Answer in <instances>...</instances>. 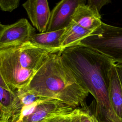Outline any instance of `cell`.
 I'll return each instance as SVG.
<instances>
[{
    "label": "cell",
    "instance_id": "obj_5",
    "mask_svg": "<svg viewBox=\"0 0 122 122\" xmlns=\"http://www.w3.org/2000/svg\"><path fill=\"white\" fill-rule=\"evenodd\" d=\"M34 32V28L24 18L6 25L0 36V49L27 43Z\"/></svg>",
    "mask_w": 122,
    "mask_h": 122
},
{
    "label": "cell",
    "instance_id": "obj_12",
    "mask_svg": "<svg viewBox=\"0 0 122 122\" xmlns=\"http://www.w3.org/2000/svg\"><path fill=\"white\" fill-rule=\"evenodd\" d=\"M109 95L113 114L119 122H122V86L115 63L111 69Z\"/></svg>",
    "mask_w": 122,
    "mask_h": 122
},
{
    "label": "cell",
    "instance_id": "obj_24",
    "mask_svg": "<svg viewBox=\"0 0 122 122\" xmlns=\"http://www.w3.org/2000/svg\"><path fill=\"white\" fill-rule=\"evenodd\" d=\"M0 122H10L9 120H3V119H0Z\"/></svg>",
    "mask_w": 122,
    "mask_h": 122
},
{
    "label": "cell",
    "instance_id": "obj_23",
    "mask_svg": "<svg viewBox=\"0 0 122 122\" xmlns=\"http://www.w3.org/2000/svg\"><path fill=\"white\" fill-rule=\"evenodd\" d=\"M96 122H108L107 121H105V120H102H102H99V119H97Z\"/></svg>",
    "mask_w": 122,
    "mask_h": 122
},
{
    "label": "cell",
    "instance_id": "obj_1",
    "mask_svg": "<svg viewBox=\"0 0 122 122\" xmlns=\"http://www.w3.org/2000/svg\"><path fill=\"white\" fill-rule=\"evenodd\" d=\"M59 53L82 86L94 98L96 114L109 122H119L112 112L109 95L111 69L115 63L95 50L81 44Z\"/></svg>",
    "mask_w": 122,
    "mask_h": 122
},
{
    "label": "cell",
    "instance_id": "obj_10",
    "mask_svg": "<svg viewBox=\"0 0 122 122\" xmlns=\"http://www.w3.org/2000/svg\"><path fill=\"white\" fill-rule=\"evenodd\" d=\"M80 4L75 9L72 20L81 27L94 32L102 23L100 13L86 4Z\"/></svg>",
    "mask_w": 122,
    "mask_h": 122
},
{
    "label": "cell",
    "instance_id": "obj_2",
    "mask_svg": "<svg viewBox=\"0 0 122 122\" xmlns=\"http://www.w3.org/2000/svg\"><path fill=\"white\" fill-rule=\"evenodd\" d=\"M22 91L58 100L73 109L83 104L89 94L64 62L59 52L46 56Z\"/></svg>",
    "mask_w": 122,
    "mask_h": 122
},
{
    "label": "cell",
    "instance_id": "obj_22",
    "mask_svg": "<svg viewBox=\"0 0 122 122\" xmlns=\"http://www.w3.org/2000/svg\"><path fill=\"white\" fill-rule=\"evenodd\" d=\"M6 25H3L0 22V36L2 33V32H3V30H4L5 27H6Z\"/></svg>",
    "mask_w": 122,
    "mask_h": 122
},
{
    "label": "cell",
    "instance_id": "obj_9",
    "mask_svg": "<svg viewBox=\"0 0 122 122\" xmlns=\"http://www.w3.org/2000/svg\"><path fill=\"white\" fill-rule=\"evenodd\" d=\"M22 6L26 10L33 26L40 33L46 32L51 12L48 1L29 0L23 3Z\"/></svg>",
    "mask_w": 122,
    "mask_h": 122
},
{
    "label": "cell",
    "instance_id": "obj_18",
    "mask_svg": "<svg viewBox=\"0 0 122 122\" xmlns=\"http://www.w3.org/2000/svg\"><path fill=\"white\" fill-rule=\"evenodd\" d=\"M74 109L69 113L55 117L47 122H71L74 112Z\"/></svg>",
    "mask_w": 122,
    "mask_h": 122
},
{
    "label": "cell",
    "instance_id": "obj_17",
    "mask_svg": "<svg viewBox=\"0 0 122 122\" xmlns=\"http://www.w3.org/2000/svg\"><path fill=\"white\" fill-rule=\"evenodd\" d=\"M97 119L95 115L90 114L89 112L83 109H81L80 122H96Z\"/></svg>",
    "mask_w": 122,
    "mask_h": 122
},
{
    "label": "cell",
    "instance_id": "obj_21",
    "mask_svg": "<svg viewBox=\"0 0 122 122\" xmlns=\"http://www.w3.org/2000/svg\"><path fill=\"white\" fill-rule=\"evenodd\" d=\"M0 86L4 88H5V89H6L7 90L11 91V89H10V88L8 86V85H7L6 82H5V80H4V79L2 77V75L1 74V73L0 72Z\"/></svg>",
    "mask_w": 122,
    "mask_h": 122
},
{
    "label": "cell",
    "instance_id": "obj_16",
    "mask_svg": "<svg viewBox=\"0 0 122 122\" xmlns=\"http://www.w3.org/2000/svg\"><path fill=\"white\" fill-rule=\"evenodd\" d=\"M110 2L111 1L108 0H89L87 1V4L100 13L101 8Z\"/></svg>",
    "mask_w": 122,
    "mask_h": 122
},
{
    "label": "cell",
    "instance_id": "obj_3",
    "mask_svg": "<svg viewBox=\"0 0 122 122\" xmlns=\"http://www.w3.org/2000/svg\"><path fill=\"white\" fill-rule=\"evenodd\" d=\"M80 44L95 50L115 63H122V27L102 22L92 35Z\"/></svg>",
    "mask_w": 122,
    "mask_h": 122
},
{
    "label": "cell",
    "instance_id": "obj_14",
    "mask_svg": "<svg viewBox=\"0 0 122 122\" xmlns=\"http://www.w3.org/2000/svg\"><path fill=\"white\" fill-rule=\"evenodd\" d=\"M19 102L16 92L0 86V119L10 121L17 110Z\"/></svg>",
    "mask_w": 122,
    "mask_h": 122
},
{
    "label": "cell",
    "instance_id": "obj_11",
    "mask_svg": "<svg viewBox=\"0 0 122 122\" xmlns=\"http://www.w3.org/2000/svg\"><path fill=\"white\" fill-rule=\"evenodd\" d=\"M64 29L34 34L28 43L51 53L60 52L61 38Z\"/></svg>",
    "mask_w": 122,
    "mask_h": 122
},
{
    "label": "cell",
    "instance_id": "obj_4",
    "mask_svg": "<svg viewBox=\"0 0 122 122\" xmlns=\"http://www.w3.org/2000/svg\"><path fill=\"white\" fill-rule=\"evenodd\" d=\"M0 71L8 86L16 93L27 86L36 72L23 68L4 49H0Z\"/></svg>",
    "mask_w": 122,
    "mask_h": 122
},
{
    "label": "cell",
    "instance_id": "obj_7",
    "mask_svg": "<svg viewBox=\"0 0 122 122\" xmlns=\"http://www.w3.org/2000/svg\"><path fill=\"white\" fill-rule=\"evenodd\" d=\"M74 109L56 100L40 102L32 112L20 122H47L55 117L71 112Z\"/></svg>",
    "mask_w": 122,
    "mask_h": 122
},
{
    "label": "cell",
    "instance_id": "obj_15",
    "mask_svg": "<svg viewBox=\"0 0 122 122\" xmlns=\"http://www.w3.org/2000/svg\"><path fill=\"white\" fill-rule=\"evenodd\" d=\"M20 2L19 0H0V8L3 11L11 12L18 7Z\"/></svg>",
    "mask_w": 122,
    "mask_h": 122
},
{
    "label": "cell",
    "instance_id": "obj_6",
    "mask_svg": "<svg viewBox=\"0 0 122 122\" xmlns=\"http://www.w3.org/2000/svg\"><path fill=\"white\" fill-rule=\"evenodd\" d=\"M4 49L21 66L28 70L36 71L49 51L33 46L27 43Z\"/></svg>",
    "mask_w": 122,
    "mask_h": 122
},
{
    "label": "cell",
    "instance_id": "obj_19",
    "mask_svg": "<svg viewBox=\"0 0 122 122\" xmlns=\"http://www.w3.org/2000/svg\"><path fill=\"white\" fill-rule=\"evenodd\" d=\"M81 109L79 108H75L74 112L72 117L71 122H80V113Z\"/></svg>",
    "mask_w": 122,
    "mask_h": 122
},
{
    "label": "cell",
    "instance_id": "obj_13",
    "mask_svg": "<svg viewBox=\"0 0 122 122\" xmlns=\"http://www.w3.org/2000/svg\"><path fill=\"white\" fill-rule=\"evenodd\" d=\"M93 33L81 27L71 20L65 28L62 35L61 51L66 48L80 44L82 40L92 35Z\"/></svg>",
    "mask_w": 122,
    "mask_h": 122
},
{
    "label": "cell",
    "instance_id": "obj_8",
    "mask_svg": "<svg viewBox=\"0 0 122 122\" xmlns=\"http://www.w3.org/2000/svg\"><path fill=\"white\" fill-rule=\"evenodd\" d=\"M85 0H62L59 2L51 12L46 31L65 29L71 21L76 7Z\"/></svg>",
    "mask_w": 122,
    "mask_h": 122
},
{
    "label": "cell",
    "instance_id": "obj_20",
    "mask_svg": "<svg viewBox=\"0 0 122 122\" xmlns=\"http://www.w3.org/2000/svg\"><path fill=\"white\" fill-rule=\"evenodd\" d=\"M115 67L117 71L121 85L122 86V63H115Z\"/></svg>",
    "mask_w": 122,
    "mask_h": 122
}]
</instances>
